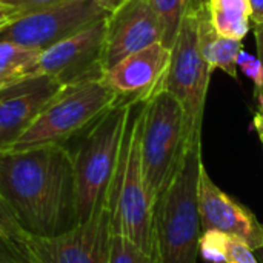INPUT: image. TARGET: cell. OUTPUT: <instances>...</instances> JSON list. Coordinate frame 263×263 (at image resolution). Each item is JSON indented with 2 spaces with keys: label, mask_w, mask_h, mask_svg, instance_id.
<instances>
[{
  "label": "cell",
  "mask_w": 263,
  "mask_h": 263,
  "mask_svg": "<svg viewBox=\"0 0 263 263\" xmlns=\"http://www.w3.org/2000/svg\"><path fill=\"white\" fill-rule=\"evenodd\" d=\"M0 196L25 233H66L77 225L71 151L65 145L0 151Z\"/></svg>",
  "instance_id": "1"
},
{
  "label": "cell",
  "mask_w": 263,
  "mask_h": 263,
  "mask_svg": "<svg viewBox=\"0 0 263 263\" xmlns=\"http://www.w3.org/2000/svg\"><path fill=\"white\" fill-rule=\"evenodd\" d=\"M202 131L190 136L177 171L154 203L153 236L156 263H196L200 240L199 179Z\"/></svg>",
  "instance_id": "2"
},
{
  "label": "cell",
  "mask_w": 263,
  "mask_h": 263,
  "mask_svg": "<svg viewBox=\"0 0 263 263\" xmlns=\"http://www.w3.org/2000/svg\"><path fill=\"white\" fill-rule=\"evenodd\" d=\"M145 103H136L129 111L117 168L108 193V206L112 234L128 237L154 257V205L145 186L140 146Z\"/></svg>",
  "instance_id": "3"
},
{
  "label": "cell",
  "mask_w": 263,
  "mask_h": 263,
  "mask_svg": "<svg viewBox=\"0 0 263 263\" xmlns=\"http://www.w3.org/2000/svg\"><path fill=\"white\" fill-rule=\"evenodd\" d=\"M136 102L122 99L88 128L71 151L76 182L77 223L86 222L108 203L109 186L117 168L126 120Z\"/></svg>",
  "instance_id": "4"
},
{
  "label": "cell",
  "mask_w": 263,
  "mask_h": 263,
  "mask_svg": "<svg viewBox=\"0 0 263 263\" xmlns=\"http://www.w3.org/2000/svg\"><path fill=\"white\" fill-rule=\"evenodd\" d=\"M120 100L103 76L63 85L9 149L63 145Z\"/></svg>",
  "instance_id": "5"
},
{
  "label": "cell",
  "mask_w": 263,
  "mask_h": 263,
  "mask_svg": "<svg viewBox=\"0 0 263 263\" xmlns=\"http://www.w3.org/2000/svg\"><path fill=\"white\" fill-rule=\"evenodd\" d=\"M190 136L183 106L171 92L163 89L145 103L142 170L153 205L177 171Z\"/></svg>",
  "instance_id": "6"
},
{
  "label": "cell",
  "mask_w": 263,
  "mask_h": 263,
  "mask_svg": "<svg viewBox=\"0 0 263 263\" xmlns=\"http://www.w3.org/2000/svg\"><path fill=\"white\" fill-rule=\"evenodd\" d=\"M111 239V211L105 203L91 219L63 234L40 237L23 231L15 239L3 240L23 263H108Z\"/></svg>",
  "instance_id": "7"
},
{
  "label": "cell",
  "mask_w": 263,
  "mask_h": 263,
  "mask_svg": "<svg viewBox=\"0 0 263 263\" xmlns=\"http://www.w3.org/2000/svg\"><path fill=\"white\" fill-rule=\"evenodd\" d=\"M203 0H193L177 39L171 48V63L163 89L183 106L190 134L202 131L203 111L213 68L202 54L199 37V11Z\"/></svg>",
  "instance_id": "8"
},
{
  "label": "cell",
  "mask_w": 263,
  "mask_h": 263,
  "mask_svg": "<svg viewBox=\"0 0 263 263\" xmlns=\"http://www.w3.org/2000/svg\"><path fill=\"white\" fill-rule=\"evenodd\" d=\"M108 15L96 0H66L6 22L0 26V40L45 51Z\"/></svg>",
  "instance_id": "9"
},
{
  "label": "cell",
  "mask_w": 263,
  "mask_h": 263,
  "mask_svg": "<svg viewBox=\"0 0 263 263\" xmlns=\"http://www.w3.org/2000/svg\"><path fill=\"white\" fill-rule=\"evenodd\" d=\"M106 18L42 51L35 76H51L62 85L103 76Z\"/></svg>",
  "instance_id": "10"
},
{
  "label": "cell",
  "mask_w": 263,
  "mask_h": 263,
  "mask_svg": "<svg viewBox=\"0 0 263 263\" xmlns=\"http://www.w3.org/2000/svg\"><path fill=\"white\" fill-rule=\"evenodd\" d=\"M157 42H162V25L149 2L125 0L106 18L103 69Z\"/></svg>",
  "instance_id": "11"
},
{
  "label": "cell",
  "mask_w": 263,
  "mask_h": 263,
  "mask_svg": "<svg viewBox=\"0 0 263 263\" xmlns=\"http://www.w3.org/2000/svg\"><path fill=\"white\" fill-rule=\"evenodd\" d=\"M199 216L202 233L208 230L225 233L253 251L263 247V223L251 210L213 182L205 165H202L199 179Z\"/></svg>",
  "instance_id": "12"
},
{
  "label": "cell",
  "mask_w": 263,
  "mask_h": 263,
  "mask_svg": "<svg viewBox=\"0 0 263 263\" xmlns=\"http://www.w3.org/2000/svg\"><path fill=\"white\" fill-rule=\"evenodd\" d=\"M170 63L171 49L157 42L125 57L103 77L122 99L145 103L163 91Z\"/></svg>",
  "instance_id": "13"
},
{
  "label": "cell",
  "mask_w": 263,
  "mask_h": 263,
  "mask_svg": "<svg viewBox=\"0 0 263 263\" xmlns=\"http://www.w3.org/2000/svg\"><path fill=\"white\" fill-rule=\"evenodd\" d=\"M62 86L51 76H37L0 89V151L11 148Z\"/></svg>",
  "instance_id": "14"
},
{
  "label": "cell",
  "mask_w": 263,
  "mask_h": 263,
  "mask_svg": "<svg viewBox=\"0 0 263 263\" xmlns=\"http://www.w3.org/2000/svg\"><path fill=\"white\" fill-rule=\"evenodd\" d=\"M199 37L202 54L208 65L213 69H222L230 77L237 79V57L243 49V43L240 40L222 37L216 32L205 0L199 11Z\"/></svg>",
  "instance_id": "15"
},
{
  "label": "cell",
  "mask_w": 263,
  "mask_h": 263,
  "mask_svg": "<svg viewBox=\"0 0 263 263\" xmlns=\"http://www.w3.org/2000/svg\"><path fill=\"white\" fill-rule=\"evenodd\" d=\"M206 6L219 35L240 42L248 35L251 20L248 0H208Z\"/></svg>",
  "instance_id": "16"
},
{
  "label": "cell",
  "mask_w": 263,
  "mask_h": 263,
  "mask_svg": "<svg viewBox=\"0 0 263 263\" xmlns=\"http://www.w3.org/2000/svg\"><path fill=\"white\" fill-rule=\"evenodd\" d=\"M39 49L0 40V89L35 76Z\"/></svg>",
  "instance_id": "17"
},
{
  "label": "cell",
  "mask_w": 263,
  "mask_h": 263,
  "mask_svg": "<svg viewBox=\"0 0 263 263\" xmlns=\"http://www.w3.org/2000/svg\"><path fill=\"white\" fill-rule=\"evenodd\" d=\"M162 25V43L173 48L193 0H148Z\"/></svg>",
  "instance_id": "18"
},
{
  "label": "cell",
  "mask_w": 263,
  "mask_h": 263,
  "mask_svg": "<svg viewBox=\"0 0 263 263\" xmlns=\"http://www.w3.org/2000/svg\"><path fill=\"white\" fill-rule=\"evenodd\" d=\"M230 239V236L216 230L203 231L199 240V254L208 263H228Z\"/></svg>",
  "instance_id": "19"
},
{
  "label": "cell",
  "mask_w": 263,
  "mask_h": 263,
  "mask_svg": "<svg viewBox=\"0 0 263 263\" xmlns=\"http://www.w3.org/2000/svg\"><path fill=\"white\" fill-rule=\"evenodd\" d=\"M108 263H156L154 257L142 251L128 237L112 234Z\"/></svg>",
  "instance_id": "20"
},
{
  "label": "cell",
  "mask_w": 263,
  "mask_h": 263,
  "mask_svg": "<svg viewBox=\"0 0 263 263\" xmlns=\"http://www.w3.org/2000/svg\"><path fill=\"white\" fill-rule=\"evenodd\" d=\"M66 0H0V5L8 9V12L11 14V20H15L18 17L54 6Z\"/></svg>",
  "instance_id": "21"
},
{
  "label": "cell",
  "mask_w": 263,
  "mask_h": 263,
  "mask_svg": "<svg viewBox=\"0 0 263 263\" xmlns=\"http://www.w3.org/2000/svg\"><path fill=\"white\" fill-rule=\"evenodd\" d=\"M237 68H240V71L254 83L256 88L263 86V65L259 57H254L242 49L237 57Z\"/></svg>",
  "instance_id": "22"
},
{
  "label": "cell",
  "mask_w": 263,
  "mask_h": 263,
  "mask_svg": "<svg viewBox=\"0 0 263 263\" xmlns=\"http://www.w3.org/2000/svg\"><path fill=\"white\" fill-rule=\"evenodd\" d=\"M23 233L20 223L17 222L14 213L5 202V199L0 196V234L5 240H11L18 237Z\"/></svg>",
  "instance_id": "23"
},
{
  "label": "cell",
  "mask_w": 263,
  "mask_h": 263,
  "mask_svg": "<svg viewBox=\"0 0 263 263\" xmlns=\"http://www.w3.org/2000/svg\"><path fill=\"white\" fill-rule=\"evenodd\" d=\"M228 263H260L256 253L243 242L230 239L228 243Z\"/></svg>",
  "instance_id": "24"
},
{
  "label": "cell",
  "mask_w": 263,
  "mask_h": 263,
  "mask_svg": "<svg viewBox=\"0 0 263 263\" xmlns=\"http://www.w3.org/2000/svg\"><path fill=\"white\" fill-rule=\"evenodd\" d=\"M254 97H256V103H257V109H256V116H254V128L259 133V136L263 134V86L256 88L254 91Z\"/></svg>",
  "instance_id": "25"
},
{
  "label": "cell",
  "mask_w": 263,
  "mask_h": 263,
  "mask_svg": "<svg viewBox=\"0 0 263 263\" xmlns=\"http://www.w3.org/2000/svg\"><path fill=\"white\" fill-rule=\"evenodd\" d=\"M251 8V22L253 25L263 23V0H248Z\"/></svg>",
  "instance_id": "26"
},
{
  "label": "cell",
  "mask_w": 263,
  "mask_h": 263,
  "mask_svg": "<svg viewBox=\"0 0 263 263\" xmlns=\"http://www.w3.org/2000/svg\"><path fill=\"white\" fill-rule=\"evenodd\" d=\"M0 263H23L8 248L3 239H0Z\"/></svg>",
  "instance_id": "27"
},
{
  "label": "cell",
  "mask_w": 263,
  "mask_h": 263,
  "mask_svg": "<svg viewBox=\"0 0 263 263\" xmlns=\"http://www.w3.org/2000/svg\"><path fill=\"white\" fill-rule=\"evenodd\" d=\"M253 32L256 37V45H257V57L262 62L263 65V23L254 25L253 26Z\"/></svg>",
  "instance_id": "28"
},
{
  "label": "cell",
  "mask_w": 263,
  "mask_h": 263,
  "mask_svg": "<svg viewBox=\"0 0 263 263\" xmlns=\"http://www.w3.org/2000/svg\"><path fill=\"white\" fill-rule=\"evenodd\" d=\"M102 8H105L108 12H111V11H114L116 8H119L125 0H96Z\"/></svg>",
  "instance_id": "29"
},
{
  "label": "cell",
  "mask_w": 263,
  "mask_h": 263,
  "mask_svg": "<svg viewBox=\"0 0 263 263\" xmlns=\"http://www.w3.org/2000/svg\"><path fill=\"white\" fill-rule=\"evenodd\" d=\"M11 20V14L8 12V9H5L0 5V22H9Z\"/></svg>",
  "instance_id": "30"
},
{
  "label": "cell",
  "mask_w": 263,
  "mask_h": 263,
  "mask_svg": "<svg viewBox=\"0 0 263 263\" xmlns=\"http://www.w3.org/2000/svg\"><path fill=\"white\" fill-rule=\"evenodd\" d=\"M254 253H256V257L259 259V262L263 263V247L262 248H259L257 251H254Z\"/></svg>",
  "instance_id": "31"
},
{
  "label": "cell",
  "mask_w": 263,
  "mask_h": 263,
  "mask_svg": "<svg viewBox=\"0 0 263 263\" xmlns=\"http://www.w3.org/2000/svg\"><path fill=\"white\" fill-rule=\"evenodd\" d=\"M259 137H260V142H262V145H263V134H260Z\"/></svg>",
  "instance_id": "32"
},
{
  "label": "cell",
  "mask_w": 263,
  "mask_h": 263,
  "mask_svg": "<svg viewBox=\"0 0 263 263\" xmlns=\"http://www.w3.org/2000/svg\"><path fill=\"white\" fill-rule=\"evenodd\" d=\"M5 23H6V22H0V26H3Z\"/></svg>",
  "instance_id": "33"
},
{
  "label": "cell",
  "mask_w": 263,
  "mask_h": 263,
  "mask_svg": "<svg viewBox=\"0 0 263 263\" xmlns=\"http://www.w3.org/2000/svg\"><path fill=\"white\" fill-rule=\"evenodd\" d=\"M0 239H3V237H2V234H0Z\"/></svg>",
  "instance_id": "34"
},
{
  "label": "cell",
  "mask_w": 263,
  "mask_h": 263,
  "mask_svg": "<svg viewBox=\"0 0 263 263\" xmlns=\"http://www.w3.org/2000/svg\"><path fill=\"white\" fill-rule=\"evenodd\" d=\"M205 2H208V0H205Z\"/></svg>",
  "instance_id": "35"
}]
</instances>
